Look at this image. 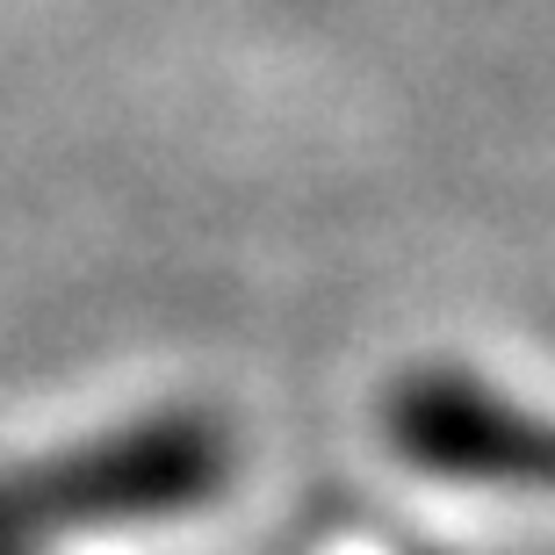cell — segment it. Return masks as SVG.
Here are the masks:
<instances>
[{"mask_svg": "<svg viewBox=\"0 0 555 555\" xmlns=\"http://www.w3.org/2000/svg\"><path fill=\"white\" fill-rule=\"evenodd\" d=\"M383 440L418 476L462 491L555 498V418L462 369H412L383 390Z\"/></svg>", "mask_w": 555, "mask_h": 555, "instance_id": "obj_2", "label": "cell"}, {"mask_svg": "<svg viewBox=\"0 0 555 555\" xmlns=\"http://www.w3.org/2000/svg\"><path fill=\"white\" fill-rule=\"evenodd\" d=\"M231 469H238V440L217 412H159L144 426H116L87 448L0 476V555L73 527L195 513L231 491Z\"/></svg>", "mask_w": 555, "mask_h": 555, "instance_id": "obj_1", "label": "cell"}]
</instances>
